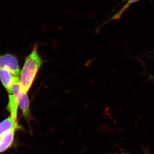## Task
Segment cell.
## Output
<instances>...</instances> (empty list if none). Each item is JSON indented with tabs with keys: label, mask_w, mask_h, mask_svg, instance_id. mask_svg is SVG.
I'll return each instance as SVG.
<instances>
[{
	"label": "cell",
	"mask_w": 154,
	"mask_h": 154,
	"mask_svg": "<svg viewBox=\"0 0 154 154\" xmlns=\"http://www.w3.org/2000/svg\"><path fill=\"white\" fill-rule=\"evenodd\" d=\"M37 49V45H34L31 53L25 58L24 66L20 72V86L22 90L27 93L33 85L42 63Z\"/></svg>",
	"instance_id": "obj_1"
},
{
	"label": "cell",
	"mask_w": 154,
	"mask_h": 154,
	"mask_svg": "<svg viewBox=\"0 0 154 154\" xmlns=\"http://www.w3.org/2000/svg\"><path fill=\"white\" fill-rule=\"evenodd\" d=\"M9 69L17 76L20 75L19 61L15 56L10 54H0V69Z\"/></svg>",
	"instance_id": "obj_2"
},
{
	"label": "cell",
	"mask_w": 154,
	"mask_h": 154,
	"mask_svg": "<svg viewBox=\"0 0 154 154\" xmlns=\"http://www.w3.org/2000/svg\"><path fill=\"white\" fill-rule=\"evenodd\" d=\"M19 106L22 110L24 117L28 124H30V121L33 119L31 115L30 107V101L27 92L22 90L19 92L17 97Z\"/></svg>",
	"instance_id": "obj_3"
},
{
	"label": "cell",
	"mask_w": 154,
	"mask_h": 154,
	"mask_svg": "<svg viewBox=\"0 0 154 154\" xmlns=\"http://www.w3.org/2000/svg\"><path fill=\"white\" fill-rule=\"evenodd\" d=\"M19 78V76H17L9 69H0V81L9 95L11 94L12 85Z\"/></svg>",
	"instance_id": "obj_4"
},
{
	"label": "cell",
	"mask_w": 154,
	"mask_h": 154,
	"mask_svg": "<svg viewBox=\"0 0 154 154\" xmlns=\"http://www.w3.org/2000/svg\"><path fill=\"white\" fill-rule=\"evenodd\" d=\"M18 119L9 116L8 118L0 122V137L6 133L14 128L20 129L21 127L18 124Z\"/></svg>",
	"instance_id": "obj_5"
},
{
	"label": "cell",
	"mask_w": 154,
	"mask_h": 154,
	"mask_svg": "<svg viewBox=\"0 0 154 154\" xmlns=\"http://www.w3.org/2000/svg\"><path fill=\"white\" fill-rule=\"evenodd\" d=\"M18 128H14L6 133L0 137V153L4 152L10 148L13 144L15 133Z\"/></svg>",
	"instance_id": "obj_6"
},
{
	"label": "cell",
	"mask_w": 154,
	"mask_h": 154,
	"mask_svg": "<svg viewBox=\"0 0 154 154\" xmlns=\"http://www.w3.org/2000/svg\"><path fill=\"white\" fill-rule=\"evenodd\" d=\"M19 107L17 97L12 94L9 95V102L7 105V110L10 112V115L16 119L18 118V109Z\"/></svg>",
	"instance_id": "obj_7"
},
{
	"label": "cell",
	"mask_w": 154,
	"mask_h": 154,
	"mask_svg": "<svg viewBox=\"0 0 154 154\" xmlns=\"http://www.w3.org/2000/svg\"><path fill=\"white\" fill-rule=\"evenodd\" d=\"M140 1V0H128L126 4L123 6V7L119 11L117 12V14H115L114 16L110 20H116V19H118L121 17L122 14L127 10L130 6L132 5L134 3L138 1Z\"/></svg>",
	"instance_id": "obj_8"
},
{
	"label": "cell",
	"mask_w": 154,
	"mask_h": 154,
	"mask_svg": "<svg viewBox=\"0 0 154 154\" xmlns=\"http://www.w3.org/2000/svg\"><path fill=\"white\" fill-rule=\"evenodd\" d=\"M149 79H150L153 82H154V77L153 76L151 75H149Z\"/></svg>",
	"instance_id": "obj_9"
},
{
	"label": "cell",
	"mask_w": 154,
	"mask_h": 154,
	"mask_svg": "<svg viewBox=\"0 0 154 154\" xmlns=\"http://www.w3.org/2000/svg\"><path fill=\"white\" fill-rule=\"evenodd\" d=\"M145 151H144V154H150V153H149L148 151L147 150H145Z\"/></svg>",
	"instance_id": "obj_10"
}]
</instances>
